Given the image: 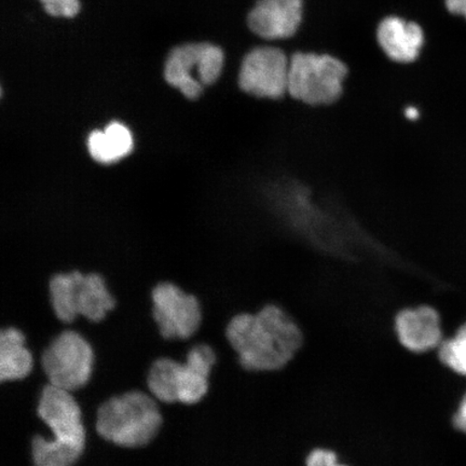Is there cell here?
I'll list each match as a JSON object with an SVG mask.
<instances>
[{
  "label": "cell",
  "instance_id": "cell-1",
  "mask_svg": "<svg viewBox=\"0 0 466 466\" xmlns=\"http://www.w3.org/2000/svg\"><path fill=\"white\" fill-rule=\"evenodd\" d=\"M226 336L238 362L250 371L282 370L302 346L299 326L276 305L256 314H238L227 326Z\"/></svg>",
  "mask_w": 466,
  "mask_h": 466
},
{
  "label": "cell",
  "instance_id": "cell-2",
  "mask_svg": "<svg viewBox=\"0 0 466 466\" xmlns=\"http://www.w3.org/2000/svg\"><path fill=\"white\" fill-rule=\"evenodd\" d=\"M38 416L54 432V440L37 435L32 442L38 466H73L83 454L86 432L81 411L71 392L48 384L40 394Z\"/></svg>",
  "mask_w": 466,
  "mask_h": 466
},
{
  "label": "cell",
  "instance_id": "cell-3",
  "mask_svg": "<svg viewBox=\"0 0 466 466\" xmlns=\"http://www.w3.org/2000/svg\"><path fill=\"white\" fill-rule=\"evenodd\" d=\"M162 416L156 400L149 395L131 391L115 396L98 408V435L120 447L147 445L158 434Z\"/></svg>",
  "mask_w": 466,
  "mask_h": 466
},
{
  "label": "cell",
  "instance_id": "cell-4",
  "mask_svg": "<svg viewBox=\"0 0 466 466\" xmlns=\"http://www.w3.org/2000/svg\"><path fill=\"white\" fill-rule=\"evenodd\" d=\"M348 73L339 58L299 52L289 58L288 97L310 108L334 106L345 96Z\"/></svg>",
  "mask_w": 466,
  "mask_h": 466
},
{
  "label": "cell",
  "instance_id": "cell-5",
  "mask_svg": "<svg viewBox=\"0 0 466 466\" xmlns=\"http://www.w3.org/2000/svg\"><path fill=\"white\" fill-rule=\"evenodd\" d=\"M217 355L208 345H198L187 354L186 363L162 358L151 366L147 386L162 403L196 404L208 393V376Z\"/></svg>",
  "mask_w": 466,
  "mask_h": 466
},
{
  "label": "cell",
  "instance_id": "cell-6",
  "mask_svg": "<svg viewBox=\"0 0 466 466\" xmlns=\"http://www.w3.org/2000/svg\"><path fill=\"white\" fill-rule=\"evenodd\" d=\"M50 295L56 316L64 323H72L78 316L100 322L116 305L103 278L96 273L56 276L50 282Z\"/></svg>",
  "mask_w": 466,
  "mask_h": 466
},
{
  "label": "cell",
  "instance_id": "cell-7",
  "mask_svg": "<svg viewBox=\"0 0 466 466\" xmlns=\"http://www.w3.org/2000/svg\"><path fill=\"white\" fill-rule=\"evenodd\" d=\"M93 360L95 355L85 338L66 330L45 350L42 366L52 386L73 392L89 381Z\"/></svg>",
  "mask_w": 466,
  "mask_h": 466
},
{
  "label": "cell",
  "instance_id": "cell-8",
  "mask_svg": "<svg viewBox=\"0 0 466 466\" xmlns=\"http://www.w3.org/2000/svg\"><path fill=\"white\" fill-rule=\"evenodd\" d=\"M289 58L275 46H260L244 56L238 83L248 96L281 102L288 96Z\"/></svg>",
  "mask_w": 466,
  "mask_h": 466
},
{
  "label": "cell",
  "instance_id": "cell-9",
  "mask_svg": "<svg viewBox=\"0 0 466 466\" xmlns=\"http://www.w3.org/2000/svg\"><path fill=\"white\" fill-rule=\"evenodd\" d=\"M153 302V316L165 339H187L199 329L202 319L199 301L177 285H157Z\"/></svg>",
  "mask_w": 466,
  "mask_h": 466
},
{
  "label": "cell",
  "instance_id": "cell-10",
  "mask_svg": "<svg viewBox=\"0 0 466 466\" xmlns=\"http://www.w3.org/2000/svg\"><path fill=\"white\" fill-rule=\"evenodd\" d=\"M301 19L302 0H258L248 15V26L261 38L284 39L293 36Z\"/></svg>",
  "mask_w": 466,
  "mask_h": 466
},
{
  "label": "cell",
  "instance_id": "cell-11",
  "mask_svg": "<svg viewBox=\"0 0 466 466\" xmlns=\"http://www.w3.org/2000/svg\"><path fill=\"white\" fill-rule=\"evenodd\" d=\"M395 329L400 345L413 353L428 352L442 341L440 314L432 307L404 309L396 316Z\"/></svg>",
  "mask_w": 466,
  "mask_h": 466
},
{
  "label": "cell",
  "instance_id": "cell-12",
  "mask_svg": "<svg viewBox=\"0 0 466 466\" xmlns=\"http://www.w3.org/2000/svg\"><path fill=\"white\" fill-rule=\"evenodd\" d=\"M378 43L384 54L396 63L415 62L424 42L423 32L417 23L390 16L378 27Z\"/></svg>",
  "mask_w": 466,
  "mask_h": 466
},
{
  "label": "cell",
  "instance_id": "cell-13",
  "mask_svg": "<svg viewBox=\"0 0 466 466\" xmlns=\"http://www.w3.org/2000/svg\"><path fill=\"white\" fill-rule=\"evenodd\" d=\"M201 43L184 44L177 46L168 55L165 66V78L168 85L183 93V95L195 100L199 97L203 85L192 76L196 69L199 72Z\"/></svg>",
  "mask_w": 466,
  "mask_h": 466
},
{
  "label": "cell",
  "instance_id": "cell-14",
  "mask_svg": "<svg viewBox=\"0 0 466 466\" xmlns=\"http://www.w3.org/2000/svg\"><path fill=\"white\" fill-rule=\"evenodd\" d=\"M33 370V357L25 347V337L10 328L0 333V380H21Z\"/></svg>",
  "mask_w": 466,
  "mask_h": 466
},
{
  "label": "cell",
  "instance_id": "cell-15",
  "mask_svg": "<svg viewBox=\"0 0 466 466\" xmlns=\"http://www.w3.org/2000/svg\"><path fill=\"white\" fill-rule=\"evenodd\" d=\"M441 362L459 375L466 376V323L451 339L439 347Z\"/></svg>",
  "mask_w": 466,
  "mask_h": 466
},
{
  "label": "cell",
  "instance_id": "cell-16",
  "mask_svg": "<svg viewBox=\"0 0 466 466\" xmlns=\"http://www.w3.org/2000/svg\"><path fill=\"white\" fill-rule=\"evenodd\" d=\"M225 66L224 51L218 46L201 43L199 72L198 79L203 86L217 83Z\"/></svg>",
  "mask_w": 466,
  "mask_h": 466
},
{
  "label": "cell",
  "instance_id": "cell-17",
  "mask_svg": "<svg viewBox=\"0 0 466 466\" xmlns=\"http://www.w3.org/2000/svg\"><path fill=\"white\" fill-rule=\"evenodd\" d=\"M110 160L113 162L124 158L133 148L132 134L127 127L119 122H113L104 130Z\"/></svg>",
  "mask_w": 466,
  "mask_h": 466
},
{
  "label": "cell",
  "instance_id": "cell-18",
  "mask_svg": "<svg viewBox=\"0 0 466 466\" xmlns=\"http://www.w3.org/2000/svg\"><path fill=\"white\" fill-rule=\"evenodd\" d=\"M46 14L55 17L71 19L79 14V0H39Z\"/></svg>",
  "mask_w": 466,
  "mask_h": 466
},
{
  "label": "cell",
  "instance_id": "cell-19",
  "mask_svg": "<svg viewBox=\"0 0 466 466\" xmlns=\"http://www.w3.org/2000/svg\"><path fill=\"white\" fill-rule=\"evenodd\" d=\"M307 466H346L338 463V457L334 451L329 450H316L309 454Z\"/></svg>",
  "mask_w": 466,
  "mask_h": 466
},
{
  "label": "cell",
  "instance_id": "cell-20",
  "mask_svg": "<svg viewBox=\"0 0 466 466\" xmlns=\"http://www.w3.org/2000/svg\"><path fill=\"white\" fill-rule=\"evenodd\" d=\"M453 425L457 430L466 434V394L453 417Z\"/></svg>",
  "mask_w": 466,
  "mask_h": 466
},
{
  "label": "cell",
  "instance_id": "cell-21",
  "mask_svg": "<svg viewBox=\"0 0 466 466\" xmlns=\"http://www.w3.org/2000/svg\"><path fill=\"white\" fill-rule=\"evenodd\" d=\"M446 7L450 13L463 15L466 19V0H446Z\"/></svg>",
  "mask_w": 466,
  "mask_h": 466
}]
</instances>
